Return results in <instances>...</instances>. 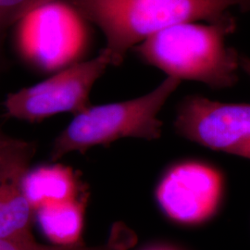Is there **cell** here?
<instances>
[{
    "mask_svg": "<svg viewBox=\"0 0 250 250\" xmlns=\"http://www.w3.org/2000/svg\"><path fill=\"white\" fill-rule=\"evenodd\" d=\"M235 29V20L229 14L209 24L179 23L133 50L143 62L167 77L202 83L212 89L229 88L237 83L240 69V53L226 43Z\"/></svg>",
    "mask_w": 250,
    "mask_h": 250,
    "instance_id": "obj_1",
    "label": "cell"
},
{
    "mask_svg": "<svg viewBox=\"0 0 250 250\" xmlns=\"http://www.w3.org/2000/svg\"><path fill=\"white\" fill-rule=\"evenodd\" d=\"M85 22L105 36L104 49L119 66L130 50L152 36L184 22H214L226 17L232 0H70Z\"/></svg>",
    "mask_w": 250,
    "mask_h": 250,
    "instance_id": "obj_2",
    "label": "cell"
},
{
    "mask_svg": "<svg viewBox=\"0 0 250 250\" xmlns=\"http://www.w3.org/2000/svg\"><path fill=\"white\" fill-rule=\"evenodd\" d=\"M181 81L167 77L151 92L137 99L90 106L74 118L54 141L51 160L71 152L83 153L96 146H107L125 137L154 140L161 136L162 107Z\"/></svg>",
    "mask_w": 250,
    "mask_h": 250,
    "instance_id": "obj_3",
    "label": "cell"
},
{
    "mask_svg": "<svg viewBox=\"0 0 250 250\" xmlns=\"http://www.w3.org/2000/svg\"><path fill=\"white\" fill-rule=\"evenodd\" d=\"M112 65L103 48L91 60L74 63L35 85L10 93L4 102L8 116L36 123L56 114L77 115L91 106L90 93Z\"/></svg>",
    "mask_w": 250,
    "mask_h": 250,
    "instance_id": "obj_4",
    "label": "cell"
},
{
    "mask_svg": "<svg viewBox=\"0 0 250 250\" xmlns=\"http://www.w3.org/2000/svg\"><path fill=\"white\" fill-rule=\"evenodd\" d=\"M84 22L68 2L37 9L16 24L21 52L45 71H61L79 62L86 45Z\"/></svg>",
    "mask_w": 250,
    "mask_h": 250,
    "instance_id": "obj_5",
    "label": "cell"
},
{
    "mask_svg": "<svg viewBox=\"0 0 250 250\" xmlns=\"http://www.w3.org/2000/svg\"><path fill=\"white\" fill-rule=\"evenodd\" d=\"M174 127L190 141L250 160V103L188 96L179 105Z\"/></svg>",
    "mask_w": 250,
    "mask_h": 250,
    "instance_id": "obj_6",
    "label": "cell"
},
{
    "mask_svg": "<svg viewBox=\"0 0 250 250\" xmlns=\"http://www.w3.org/2000/svg\"><path fill=\"white\" fill-rule=\"evenodd\" d=\"M224 182L213 168L197 162L170 169L157 189V199L164 213L184 224L204 223L220 204Z\"/></svg>",
    "mask_w": 250,
    "mask_h": 250,
    "instance_id": "obj_7",
    "label": "cell"
},
{
    "mask_svg": "<svg viewBox=\"0 0 250 250\" xmlns=\"http://www.w3.org/2000/svg\"><path fill=\"white\" fill-rule=\"evenodd\" d=\"M21 189L34 212L43 206L83 197L80 183L74 171L60 164L28 170L21 181Z\"/></svg>",
    "mask_w": 250,
    "mask_h": 250,
    "instance_id": "obj_8",
    "label": "cell"
},
{
    "mask_svg": "<svg viewBox=\"0 0 250 250\" xmlns=\"http://www.w3.org/2000/svg\"><path fill=\"white\" fill-rule=\"evenodd\" d=\"M86 197L43 206L34 212L45 237L53 245L72 247L83 244L82 233Z\"/></svg>",
    "mask_w": 250,
    "mask_h": 250,
    "instance_id": "obj_9",
    "label": "cell"
},
{
    "mask_svg": "<svg viewBox=\"0 0 250 250\" xmlns=\"http://www.w3.org/2000/svg\"><path fill=\"white\" fill-rule=\"evenodd\" d=\"M33 217L34 210L21 185L10 193L0 207V238L34 240L31 229Z\"/></svg>",
    "mask_w": 250,
    "mask_h": 250,
    "instance_id": "obj_10",
    "label": "cell"
},
{
    "mask_svg": "<svg viewBox=\"0 0 250 250\" xmlns=\"http://www.w3.org/2000/svg\"><path fill=\"white\" fill-rule=\"evenodd\" d=\"M135 242L134 233L123 224L116 225L108 241L97 247H88L83 243L72 246H45L34 240H10L0 238V250H129Z\"/></svg>",
    "mask_w": 250,
    "mask_h": 250,
    "instance_id": "obj_11",
    "label": "cell"
},
{
    "mask_svg": "<svg viewBox=\"0 0 250 250\" xmlns=\"http://www.w3.org/2000/svg\"><path fill=\"white\" fill-rule=\"evenodd\" d=\"M68 1L70 0H0V34L37 9Z\"/></svg>",
    "mask_w": 250,
    "mask_h": 250,
    "instance_id": "obj_12",
    "label": "cell"
},
{
    "mask_svg": "<svg viewBox=\"0 0 250 250\" xmlns=\"http://www.w3.org/2000/svg\"><path fill=\"white\" fill-rule=\"evenodd\" d=\"M19 139H15L6 135L0 128V152L6 151L12 148L19 143Z\"/></svg>",
    "mask_w": 250,
    "mask_h": 250,
    "instance_id": "obj_13",
    "label": "cell"
},
{
    "mask_svg": "<svg viewBox=\"0 0 250 250\" xmlns=\"http://www.w3.org/2000/svg\"><path fill=\"white\" fill-rule=\"evenodd\" d=\"M239 62H240V69L246 74H248V76L250 78V58L240 54V59H239Z\"/></svg>",
    "mask_w": 250,
    "mask_h": 250,
    "instance_id": "obj_14",
    "label": "cell"
},
{
    "mask_svg": "<svg viewBox=\"0 0 250 250\" xmlns=\"http://www.w3.org/2000/svg\"><path fill=\"white\" fill-rule=\"evenodd\" d=\"M234 7H238L242 12H250V0H232Z\"/></svg>",
    "mask_w": 250,
    "mask_h": 250,
    "instance_id": "obj_15",
    "label": "cell"
},
{
    "mask_svg": "<svg viewBox=\"0 0 250 250\" xmlns=\"http://www.w3.org/2000/svg\"><path fill=\"white\" fill-rule=\"evenodd\" d=\"M21 150H22V148H16V149H13V150L0 153V162L5 161L7 159H9V158H11V157H13L15 155H17Z\"/></svg>",
    "mask_w": 250,
    "mask_h": 250,
    "instance_id": "obj_16",
    "label": "cell"
},
{
    "mask_svg": "<svg viewBox=\"0 0 250 250\" xmlns=\"http://www.w3.org/2000/svg\"><path fill=\"white\" fill-rule=\"evenodd\" d=\"M168 250V249H151V250Z\"/></svg>",
    "mask_w": 250,
    "mask_h": 250,
    "instance_id": "obj_17",
    "label": "cell"
}]
</instances>
